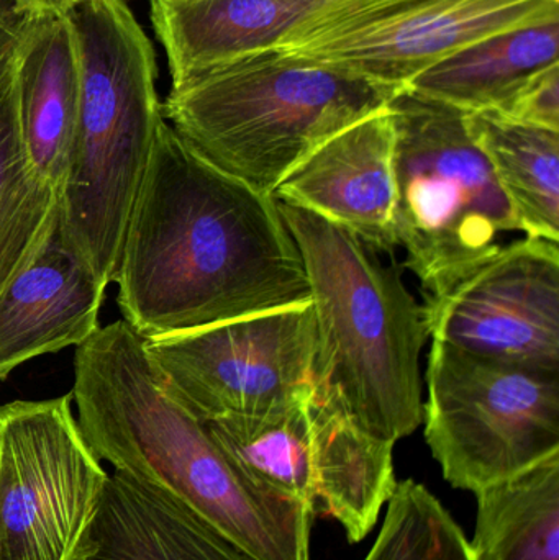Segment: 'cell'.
<instances>
[{"label": "cell", "mask_w": 559, "mask_h": 560, "mask_svg": "<svg viewBox=\"0 0 559 560\" xmlns=\"http://www.w3.org/2000/svg\"><path fill=\"white\" fill-rule=\"evenodd\" d=\"M115 282L125 322L144 339L311 302L301 252L275 196L207 160L166 120Z\"/></svg>", "instance_id": "cell-1"}, {"label": "cell", "mask_w": 559, "mask_h": 560, "mask_svg": "<svg viewBox=\"0 0 559 560\" xmlns=\"http://www.w3.org/2000/svg\"><path fill=\"white\" fill-rule=\"evenodd\" d=\"M72 401L98 460L161 487L253 560H311L314 516L246 479L206 424L174 400L125 319L78 346Z\"/></svg>", "instance_id": "cell-2"}, {"label": "cell", "mask_w": 559, "mask_h": 560, "mask_svg": "<svg viewBox=\"0 0 559 560\" xmlns=\"http://www.w3.org/2000/svg\"><path fill=\"white\" fill-rule=\"evenodd\" d=\"M298 243L317 329L315 394L358 428L396 444L423 420L420 354L426 313L403 280L357 235L279 202Z\"/></svg>", "instance_id": "cell-3"}, {"label": "cell", "mask_w": 559, "mask_h": 560, "mask_svg": "<svg viewBox=\"0 0 559 560\" xmlns=\"http://www.w3.org/2000/svg\"><path fill=\"white\" fill-rule=\"evenodd\" d=\"M61 10L79 71L62 235L108 285L117 280L128 220L164 121L156 55L125 0H69Z\"/></svg>", "instance_id": "cell-4"}, {"label": "cell", "mask_w": 559, "mask_h": 560, "mask_svg": "<svg viewBox=\"0 0 559 560\" xmlns=\"http://www.w3.org/2000/svg\"><path fill=\"white\" fill-rule=\"evenodd\" d=\"M400 91L266 49L177 79L163 117L207 160L272 196L308 154Z\"/></svg>", "instance_id": "cell-5"}, {"label": "cell", "mask_w": 559, "mask_h": 560, "mask_svg": "<svg viewBox=\"0 0 559 560\" xmlns=\"http://www.w3.org/2000/svg\"><path fill=\"white\" fill-rule=\"evenodd\" d=\"M394 120L396 232L404 268L436 295L499 248L517 219L488 158L466 127V112L403 89Z\"/></svg>", "instance_id": "cell-6"}, {"label": "cell", "mask_w": 559, "mask_h": 560, "mask_svg": "<svg viewBox=\"0 0 559 560\" xmlns=\"http://www.w3.org/2000/svg\"><path fill=\"white\" fill-rule=\"evenodd\" d=\"M203 424L246 479L314 518L335 520L353 545L373 532L399 483L394 444L364 433L315 392L259 417Z\"/></svg>", "instance_id": "cell-7"}, {"label": "cell", "mask_w": 559, "mask_h": 560, "mask_svg": "<svg viewBox=\"0 0 559 560\" xmlns=\"http://www.w3.org/2000/svg\"><path fill=\"white\" fill-rule=\"evenodd\" d=\"M427 385V444L455 489L476 493L559 453V369L433 339Z\"/></svg>", "instance_id": "cell-8"}, {"label": "cell", "mask_w": 559, "mask_h": 560, "mask_svg": "<svg viewBox=\"0 0 559 560\" xmlns=\"http://www.w3.org/2000/svg\"><path fill=\"white\" fill-rule=\"evenodd\" d=\"M108 476L71 394L0 405V560H84Z\"/></svg>", "instance_id": "cell-9"}, {"label": "cell", "mask_w": 559, "mask_h": 560, "mask_svg": "<svg viewBox=\"0 0 559 560\" xmlns=\"http://www.w3.org/2000/svg\"><path fill=\"white\" fill-rule=\"evenodd\" d=\"M167 394L197 420L259 417L315 392L311 302L147 339Z\"/></svg>", "instance_id": "cell-10"}, {"label": "cell", "mask_w": 559, "mask_h": 560, "mask_svg": "<svg viewBox=\"0 0 559 560\" xmlns=\"http://www.w3.org/2000/svg\"><path fill=\"white\" fill-rule=\"evenodd\" d=\"M550 20L559 0H364L269 51L404 89L473 43Z\"/></svg>", "instance_id": "cell-11"}, {"label": "cell", "mask_w": 559, "mask_h": 560, "mask_svg": "<svg viewBox=\"0 0 559 560\" xmlns=\"http://www.w3.org/2000/svg\"><path fill=\"white\" fill-rule=\"evenodd\" d=\"M435 341L499 361L559 369L558 243L499 246L436 295L426 296Z\"/></svg>", "instance_id": "cell-12"}, {"label": "cell", "mask_w": 559, "mask_h": 560, "mask_svg": "<svg viewBox=\"0 0 559 560\" xmlns=\"http://www.w3.org/2000/svg\"><path fill=\"white\" fill-rule=\"evenodd\" d=\"M389 107L325 141L276 187L275 199L357 235L374 252L399 246Z\"/></svg>", "instance_id": "cell-13"}, {"label": "cell", "mask_w": 559, "mask_h": 560, "mask_svg": "<svg viewBox=\"0 0 559 560\" xmlns=\"http://www.w3.org/2000/svg\"><path fill=\"white\" fill-rule=\"evenodd\" d=\"M107 287L66 242L59 213L35 261L0 292V378L30 359L88 341Z\"/></svg>", "instance_id": "cell-14"}, {"label": "cell", "mask_w": 559, "mask_h": 560, "mask_svg": "<svg viewBox=\"0 0 559 560\" xmlns=\"http://www.w3.org/2000/svg\"><path fill=\"white\" fill-rule=\"evenodd\" d=\"M364 0H151L171 79L266 51L305 26Z\"/></svg>", "instance_id": "cell-15"}, {"label": "cell", "mask_w": 559, "mask_h": 560, "mask_svg": "<svg viewBox=\"0 0 559 560\" xmlns=\"http://www.w3.org/2000/svg\"><path fill=\"white\" fill-rule=\"evenodd\" d=\"M16 104L30 166L65 187L79 112V71L61 9H42L16 48Z\"/></svg>", "instance_id": "cell-16"}, {"label": "cell", "mask_w": 559, "mask_h": 560, "mask_svg": "<svg viewBox=\"0 0 559 560\" xmlns=\"http://www.w3.org/2000/svg\"><path fill=\"white\" fill-rule=\"evenodd\" d=\"M84 560H253L167 490L108 476Z\"/></svg>", "instance_id": "cell-17"}, {"label": "cell", "mask_w": 559, "mask_h": 560, "mask_svg": "<svg viewBox=\"0 0 559 560\" xmlns=\"http://www.w3.org/2000/svg\"><path fill=\"white\" fill-rule=\"evenodd\" d=\"M559 56V20L498 33L436 62L404 89L471 114L501 110L535 72Z\"/></svg>", "instance_id": "cell-18"}, {"label": "cell", "mask_w": 559, "mask_h": 560, "mask_svg": "<svg viewBox=\"0 0 559 560\" xmlns=\"http://www.w3.org/2000/svg\"><path fill=\"white\" fill-rule=\"evenodd\" d=\"M466 127L511 202L519 232L559 240V131L496 110L466 114Z\"/></svg>", "instance_id": "cell-19"}, {"label": "cell", "mask_w": 559, "mask_h": 560, "mask_svg": "<svg viewBox=\"0 0 559 560\" xmlns=\"http://www.w3.org/2000/svg\"><path fill=\"white\" fill-rule=\"evenodd\" d=\"M476 497L473 560H559V453Z\"/></svg>", "instance_id": "cell-20"}, {"label": "cell", "mask_w": 559, "mask_h": 560, "mask_svg": "<svg viewBox=\"0 0 559 560\" xmlns=\"http://www.w3.org/2000/svg\"><path fill=\"white\" fill-rule=\"evenodd\" d=\"M376 542L364 560H473L449 510L416 480L397 483Z\"/></svg>", "instance_id": "cell-21"}, {"label": "cell", "mask_w": 559, "mask_h": 560, "mask_svg": "<svg viewBox=\"0 0 559 560\" xmlns=\"http://www.w3.org/2000/svg\"><path fill=\"white\" fill-rule=\"evenodd\" d=\"M61 187L33 174L22 192L0 209V292L42 252L61 213Z\"/></svg>", "instance_id": "cell-22"}, {"label": "cell", "mask_w": 559, "mask_h": 560, "mask_svg": "<svg viewBox=\"0 0 559 560\" xmlns=\"http://www.w3.org/2000/svg\"><path fill=\"white\" fill-rule=\"evenodd\" d=\"M19 45L0 56V209L19 196L35 173L26 156L16 104L15 62Z\"/></svg>", "instance_id": "cell-23"}, {"label": "cell", "mask_w": 559, "mask_h": 560, "mask_svg": "<svg viewBox=\"0 0 559 560\" xmlns=\"http://www.w3.org/2000/svg\"><path fill=\"white\" fill-rule=\"evenodd\" d=\"M499 114L559 131V62L532 74Z\"/></svg>", "instance_id": "cell-24"}, {"label": "cell", "mask_w": 559, "mask_h": 560, "mask_svg": "<svg viewBox=\"0 0 559 560\" xmlns=\"http://www.w3.org/2000/svg\"><path fill=\"white\" fill-rule=\"evenodd\" d=\"M39 10L33 0H0V56L22 42Z\"/></svg>", "instance_id": "cell-25"}, {"label": "cell", "mask_w": 559, "mask_h": 560, "mask_svg": "<svg viewBox=\"0 0 559 560\" xmlns=\"http://www.w3.org/2000/svg\"><path fill=\"white\" fill-rule=\"evenodd\" d=\"M42 9H61L69 0H33Z\"/></svg>", "instance_id": "cell-26"}, {"label": "cell", "mask_w": 559, "mask_h": 560, "mask_svg": "<svg viewBox=\"0 0 559 560\" xmlns=\"http://www.w3.org/2000/svg\"><path fill=\"white\" fill-rule=\"evenodd\" d=\"M166 2H180V0H166Z\"/></svg>", "instance_id": "cell-27"}]
</instances>
